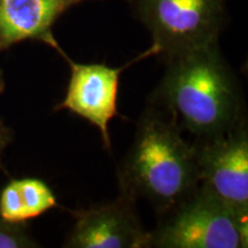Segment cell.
I'll return each instance as SVG.
<instances>
[{
	"label": "cell",
	"mask_w": 248,
	"mask_h": 248,
	"mask_svg": "<svg viewBox=\"0 0 248 248\" xmlns=\"http://www.w3.org/2000/svg\"><path fill=\"white\" fill-rule=\"evenodd\" d=\"M166 63L152 104L179 129L198 139L212 138L246 119L239 85L217 43L166 59Z\"/></svg>",
	"instance_id": "obj_1"
},
{
	"label": "cell",
	"mask_w": 248,
	"mask_h": 248,
	"mask_svg": "<svg viewBox=\"0 0 248 248\" xmlns=\"http://www.w3.org/2000/svg\"><path fill=\"white\" fill-rule=\"evenodd\" d=\"M164 111L152 104L139 120L130 150L119 169L121 194L144 198L163 215L199 186L193 145Z\"/></svg>",
	"instance_id": "obj_2"
},
{
	"label": "cell",
	"mask_w": 248,
	"mask_h": 248,
	"mask_svg": "<svg viewBox=\"0 0 248 248\" xmlns=\"http://www.w3.org/2000/svg\"><path fill=\"white\" fill-rule=\"evenodd\" d=\"M248 219L241 218L199 185L163 214L152 232V247L246 248Z\"/></svg>",
	"instance_id": "obj_3"
},
{
	"label": "cell",
	"mask_w": 248,
	"mask_h": 248,
	"mask_svg": "<svg viewBox=\"0 0 248 248\" xmlns=\"http://www.w3.org/2000/svg\"><path fill=\"white\" fill-rule=\"evenodd\" d=\"M150 30L156 55L164 60L216 44L225 0H130Z\"/></svg>",
	"instance_id": "obj_4"
},
{
	"label": "cell",
	"mask_w": 248,
	"mask_h": 248,
	"mask_svg": "<svg viewBox=\"0 0 248 248\" xmlns=\"http://www.w3.org/2000/svg\"><path fill=\"white\" fill-rule=\"evenodd\" d=\"M199 185L235 215L248 219V128L244 119L233 129L193 144Z\"/></svg>",
	"instance_id": "obj_5"
},
{
	"label": "cell",
	"mask_w": 248,
	"mask_h": 248,
	"mask_svg": "<svg viewBox=\"0 0 248 248\" xmlns=\"http://www.w3.org/2000/svg\"><path fill=\"white\" fill-rule=\"evenodd\" d=\"M156 54V49L151 46L139 57L119 68L104 63H76L64 54L62 58L70 66L71 75L66 95L55 110L68 109L89 121L100 132L105 148L110 150L108 124L113 117L119 115L117 92L121 74L136 62Z\"/></svg>",
	"instance_id": "obj_6"
},
{
	"label": "cell",
	"mask_w": 248,
	"mask_h": 248,
	"mask_svg": "<svg viewBox=\"0 0 248 248\" xmlns=\"http://www.w3.org/2000/svg\"><path fill=\"white\" fill-rule=\"evenodd\" d=\"M135 202L121 194L116 201L73 213L75 224L63 247L145 248L152 247V232L144 229Z\"/></svg>",
	"instance_id": "obj_7"
},
{
	"label": "cell",
	"mask_w": 248,
	"mask_h": 248,
	"mask_svg": "<svg viewBox=\"0 0 248 248\" xmlns=\"http://www.w3.org/2000/svg\"><path fill=\"white\" fill-rule=\"evenodd\" d=\"M83 1L88 0H0V52L30 39L63 57L52 28L64 12Z\"/></svg>",
	"instance_id": "obj_8"
},
{
	"label": "cell",
	"mask_w": 248,
	"mask_h": 248,
	"mask_svg": "<svg viewBox=\"0 0 248 248\" xmlns=\"http://www.w3.org/2000/svg\"><path fill=\"white\" fill-rule=\"evenodd\" d=\"M55 206L53 192L37 178L14 179L0 194V217L17 224L40 216Z\"/></svg>",
	"instance_id": "obj_9"
},
{
	"label": "cell",
	"mask_w": 248,
	"mask_h": 248,
	"mask_svg": "<svg viewBox=\"0 0 248 248\" xmlns=\"http://www.w3.org/2000/svg\"><path fill=\"white\" fill-rule=\"evenodd\" d=\"M27 233L26 230L17 223L5 221L0 217V248H22L37 247Z\"/></svg>",
	"instance_id": "obj_10"
},
{
	"label": "cell",
	"mask_w": 248,
	"mask_h": 248,
	"mask_svg": "<svg viewBox=\"0 0 248 248\" xmlns=\"http://www.w3.org/2000/svg\"><path fill=\"white\" fill-rule=\"evenodd\" d=\"M12 140V131L9 130L4 123L0 121V161H1V155L4 153L5 148Z\"/></svg>",
	"instance_id": "obj_11"
},
{
	"label": "cell",
	"mask_w": 248,
	"mask_h": 248,
	"mask_svg": "<svg viewBox=\"0 0 248 248\" xmlns=\"http://www.w3.org/2000/svg\"><path fill=\"white\" fill-rule=\"evenodd\" d=\"M5 88V82H4V77H2V73L0 71V93L4 91Z\"/></svg>",
	"instance_id": "obj_12"
}]
</instances>
